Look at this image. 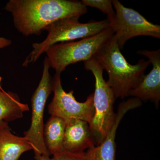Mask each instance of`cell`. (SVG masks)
Listing matches in <instances>:
<instances>
[{
  "mask_svg": "<svg viewBox=\"0 0 160 160\" xmlns=\"http://www.w3.org/2000/svg\"><path fill=\"white\" fill-rule=\"evenodd\" d=\"M12 44V41L11 40L5 38L0 37V49H3L8 47ZM2 78L0 76V90H4L2 88L1 86V82H2Z\"/></svg>",
  "mask_w": 160,
  "mask_h": 160,
  "instance_id": "obj_17",
  "label": "cell"
},
{
  "mask_svg": "<svg viewBox=\"0 0 160 160\" xmlns=\"http://www.w3.org/2000/svg\"><path fill=\"white\" fill-rule=\"evenodd\" d=\"M85 69L92 72L95 78L93 94L94 114L89 128L95 146L101 144L114 125L116 113L113 109L116 99L112 89L103 78V69L94 57L84 62Z\"/></svg>",
  "mask_w": 160,
  "mask_h": 160,
  "instance_id": "obj_4",
  "label": "cell"
},
{
  "mask_svg": "<svg viewBox=\"0 0 160 160\" xmlns=\"http://www.w3.org/2000/svg\"><path fill=\"white\" fill-rule=\"evenodd\" d=\"M109 76L107 84L116 99H124L139 84L150 62L141 59L132 65L126 61L121 52L114 34L93 57Z\"/></svg>",
  "mask_w": 160,
  "mask_h": 160,
  "instance_id": "obj_2",
  "label": "cell"
},
{
  "mask_svg": "<svg viewBox=\"0 0 160 160\" xmlns=\"http://www.w3.org/2000/svg\"><path fill=\"white\" fill-rule=\"evenodd\" d=\"M50 65L47 57L43 62L42 75L31 98L32 118L30 128L24 132V137L32 146L36 160L42 157L49 158L44 139V110L46 101L52 90V78L49 73Z\"/></svg>",
  "mask_w": 160,
  "mask_h": 160,
  "instance_id": "obj_6",
  "label": "cell"
},
{
  "mask_svg": "<svg viewBox=\"0 0 160 160\" xmlns=\"http://www.w3.org/2000/svg\"><path fill=\"white\" fill-rule=\"evenodd\" d=\"M142 102L137 98L129 99L119 104L114 125L101 144L94 146L84 152L86 160H115V137L117 130L121 120L126 112L142 106Z\"/></svg>",
  "mask_w": 160,
  "mask_h": 160,
  "instance_id": "obj_10",
  "label": "cell"
},
{
  "mask_svg": "<svg viewBox=\"0 0 160 160\" xmlns=\"http://www.w3.org/2000/svg\"><path fill=\"white\" fill-rule=\"evenodd\" d=\"M115 14L109 20L120 49L128 40L140 36L160 38V26L150 22L139 12L125 7L118 0L112 1Z\"/></svg>",
  "mask_w": 160,
  "mask_h": 160,
  "instance_id": "obj_7",
  "label": "cell"
},
{
  "mask_svg": "<svg viewBox=\"0 0 160 160\" xmlns=\"http://www.w3.org/2000/svg\"><path fill=\"white\" fill-rule=\"evenodd\" d=\"M39 160H55L54 159H53V158H46V157H42Z\"/></svg>",
  "mask_w": 160,
  "mask_h": 160,
  "instance_id": "obj_18",
  "label": "cell"
},
{
  "mask_svg": "<svg viewBox=\"0 0 160 160\" xmlns=\"http://www.w3.org/2000/svg\"><path fill=\"white\" fill-rule=\"evenodd\" d=\"M114 34L109 27L90 37L51 46L46 52L50 67L61 74L69 65L90 59Z\"/></svg>",
  "mask_w": 160,
  "mask_h": 160,
  "instance_id": "obj_5",
  "label": "cell"
},
{
  "mask_svg": "<svg viewBox=\"0 0 160 160\" xmlns=\"http://www.w3.org/2000/svg\"><path fill=\"white\" fill-rule=\"evenodd\" d=\"M79 18L78 17L65 18L47 26L44 30L48 31V36L41 42L32 44L33 49L24 61L23 67H27L29 64L36 62L53 45L90 37L109 27V21L107 19L82 23L79 22Z\"/></svg>",
  "mask_w": 160,
  "mask_h": 160,
  "instance_id": "obj_3",
  "label": "cell"
},
{
  "mask_svg": "<svg viewBox=\"0 0 160 160\" xmlns=\"http://www.w3.org/2000/svg\"><path fill=\"white\" fill-rule=\"evenodd\" d=\"M81 2L86 7L89 6L99 9L107 15V19L111 18L115 14L112 0H82Z\"/></svg>",
  "mask_w": 160,
  "mask_h": 160,
  "instance_id": "obj_15",
  "label": "cell"
},
{
  "mask_svg": "<svg viewBox=\"0 0 160 160\" xmlns=\"http://www.w3.org/2000/svg\"><path fill=\"white\" fill-rule=\"evenodd\" d=\"M29 110L28 104L21 102L17 94L0 90V122H8L21 118Z\"/></svg>",
  "mask_w": 160,
  "mask_h": 160,
  "instance_id": "obj_14",
  "label": "cell"
},
{
  "mask_svg": "<svg viewBox=\"0 0 160 160\" xmlns=\"http://www.w3.org/2000/svg\"><path fill=\"white\" fill-rule=\"evenodd\" d=\"M137 53L148 58L152 68L149 74L145 75L139 84L129 92L128 96L145 102L151 101L158 107L160 100V49L139 50Z\"/></svg>",
  "mask_w": 160,
  "mask_h": 160,
  "instance_id": "obj_9",
  "label": "cell"
},
{
  "mask_svg": "<svg viewBox=\"0 0 160 160\" xmlns=\"http://www.w3.org/2000/svg\"><path fill=\"white\" fill-rule=\"evenodd\" d=\"M65 128V121L53 116H51L44 125V142L50 155H53L64 151L63 142Z\"/></svg>",
  "mask_w": 160,
  "mask_h": 160,
  "instance_id": "obj_13",
  "label": "cell"
},
{
  "mask_svg": "<svg viewBox=\"0 0 160 160\" xmlns=\"http://www.w3.org/2000/svg\"><path fill=\"white\" fill-rule=\"evenodd\" d=\"M52 83L54 96L48 106L49 114L61 118L65 122L80 120L90 124L94 114L93 93L89 95L85 102H80L76 100L73 90L66 92L64 90L61 74L55 73Z\"/></svg>",
  "mask_w": 160,
  "mask_h": 160,
  "instance_id": "obj_8",
  "label": "cell"
},
{
  "mask_svg": "<svg viewBox=\"0 0 160 160\" xmlns=\"http://www.w3.org/2000/svg\"><path fill=\"white\" fill-rule=\"evenodd\" d=\"M52 158L56 160H86L84 155V152L78 153H73L64 151L53 155Z\"/></svg>",
  "mask_w": 160,
  "mask_h": 160,
  "instance_id": "obj_16",
  "label": "cell"
},
{
  "mask_svg": "<svg viewBox=\"0 0 160 160\" xmlns=\"http://www.w3.org/2000/svg\"><path fill=\"white\" fill-rule=\"evenodd\" d=\"M5 9L12 15L15 28L25 36L39 35L58 20L80 18L87 12L81 2L70 0H10Z\"/></svg>",
  "mask_w": 160,
  "mask_h": 160,
  "instance_id": "obj_1",
  "label": "cell"
},
{
  "mask_svg": "<svg viewBox=\"0 0 160 160\" xmlns=\"http://www.w3.org/2000/svg\"><path fill=\"white\" fill-rule=\"evenodd\" d=\"M63 147L64 151L78 153L95 146L89 124L80 120L66 122Z\"/></svg>",
  "mask_w": 160,
  "mask_h": 160,
  "instance_id": "obj_11",
  "label": "cell"
},
{
  "mask_svg": "<svg viewBox=\"0 0 160 160\" xmlns=\"http://www.w3.org/2000/svg\"><path fill=\"white\" fill-rule=\"evenodd\" d=\"M31 149L32 146L25 138L14 135L8 122H0V160H18Z\"/></svg>",
  "mask_w": 160,
  "mask_h": 160,
  "instance_id": "obj_12",
  "label": "cell"
}]
</instances>
